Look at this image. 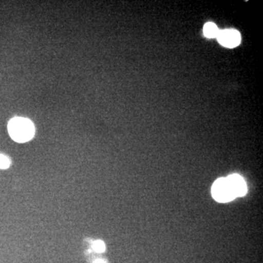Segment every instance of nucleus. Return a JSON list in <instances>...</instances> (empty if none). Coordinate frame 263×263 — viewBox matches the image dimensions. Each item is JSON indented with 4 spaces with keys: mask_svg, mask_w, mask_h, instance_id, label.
Wrapping results in <instances>:
<instances>
[{
    "mask_svg": "<svg viewBox=\"0 0 263 263\" xmlns=\"http://www.w3.org/2000/svg\"><path fill=\"white\" fill-rule=\"evenodd\" d=\"M8 129L12 139L18 143H25L34 137V124L25 118H13L8 123Z\"/></svg>",
    "mask_w": 263,
    "mask_h": 263,
    "instance_id": "nucleus-1",
    "label": "nucleus"
},
{
    "mask_svg": "<svg viewBox=\"0 0 263 263\" xmlns=\"http://www.w3.org/2000/svg\"><path fill=\"white\" fill-rule=\"evenodd\" d=\"M212 193L214 200L219 202H230L235 198L226 178H220L216 180L213 184Z\"/></svg>",
    "mask_w": 263,
    "mask_h": 263,
    "instance_id": "nucleus-2",
    "label": "nucleus"
},
{
    "mask_svg": "<svg viewBox=\"0 0 263 263\" xmlns=\"http://www.w3.org/2000/svg\"><path fill=\"white\" fill-rule=\"evenodd\" d=\"M221 46L228 48H235L240 43V34L235 29L219 31L216 37Z\"/></svg>",
    "mask_w": 263,
    "mask_h": 263,
    "instance_id": "nucleus-3",
    "label": "nucleus"
},
{
    "mask_svg": "<svg viewBox=\"0 0 263 263\" xmlns=\"http://www.w3.org/2000/svg\"><path fill=\"white\" fill-rule=\"evenodd\" d=\"M233 195L236 197L245 196L247 193V186L245 179L238 174L230 175L226 178Z\"/></svg>",
    "mask_w": 263,
    "mask_h": 263,
    "instance_id": "nucleus-4",
    "label": "nucleus"
},
{
    "mask_svg": "<svg viewBox=\"0 0 263 263\" xmlns=\"http://www.w3.org/2000/svg\"><path fill=\"white\" fill-rule=\"evenodd\" d=\"M219 29L216 27L215 24L212 22H209L204 25L203 34L208 38H214L217 37L219 33Z\"/></svg>",
    "mask_w": 263,
    "mask_h": 263,
    "instance_id": "nucleus-5",
    "label": "nucleus"
},
{
    "mask_svg": "<svg viewBox=\"0 0 263 263\" xmlns=\"http://www.w3.org/2000/svg\"><path fill=\"white\" fill-rule=\"evenodd\" d=\"M93 249L95 252L101 253L105 250V245L103 241L102 240H97L94 243H93Z\"/></svg>",
    "mask_w": 263,
    "mask_h": 263,
    "instance_id": "nucleus-6",
    "label": "nucleus"
},
{
    "mask_svg": "<svg viewBox=\"0 0 263 263\" xmlns=\"http://www.w3.org/2000/svg\"><path fill=\"white\" fill-rule=\"evenodd\" d=\"M10 160L8 157L3 155H0V168L6 169L8 168L10 166Z\"/></svg>",
    "mask_w": 263,
    "mask_h": 263,
    "instance_id": "nucleus-7",
    "label": "nucleus"
},
{
    "mask_svg": "<svg viewBox=\"0 0 263 263\" xmlns=\"http://www.w3.org/2000/svg\"><path fill=\"white\" fill-rule=\"evenodd\" d=\"M95 263H105L103 260H97Z\"/></svg>",
    "mask_w": 263,
    "mask_h": 263,
    "instance_id": "nucleus-8",
    "label": "nucleus"
}]
</instances>
